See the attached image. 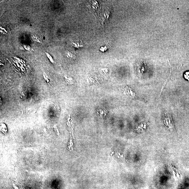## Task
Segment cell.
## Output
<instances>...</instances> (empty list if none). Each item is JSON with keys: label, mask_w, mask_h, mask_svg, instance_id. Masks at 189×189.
Wrapping results in <instances>:
<instances>
[{"label": "cell", "mask_w": 189, "mask_h": 189, "mask_svg": "<svg viewBox=\"0 0 189 189\" xmlns=\"http://www.w3.org/2000/svg\"><path fill=\"white\" fill-rule=\"evenodd\" d=\"M164 123L169 129L171 130L174 129V124L171 115L168 114H165Z\"/></svg>", "instance_id": "cell-1"}, {"label": "cell", "mask_w": 189, "mask_h": 189, "mask_svg": "<svg viewBox=\"0 0 189 189\" xmlns=\"http://www.w3.org/2000/svg\"><path fill=\"white\" fill-rule=\"evenodd\" d=\"M111 15V13L109 9H106L104 10L101 15V20L102 24H104L107 22L109 20Z\"/></svg>", "instance_id": "cell-2"}, {"label": "cell", "mask_w": 189, "mask_h": 189, "mask_svg": "<svg viewBox=\"0 0 189 189\" xmlns=\"http://www.w3.org/2000/svg\"><path fill=\"white\" fill-rule=\"evenodd\" d=\"M71 44L73 46V47L77 48H80L84 47V45L82 41L80 40H75V41H73L71 42Z\"/></svg>", "instance_id": "cell-3"}, {"label": "cell", "mask_w": 189, "mask_h": 189, "mask_svg": "<svg viewBox=\"0 0 189 189\" xmlns=\"http://www.w3.org/2000/svg\"><path fill=\"white\" fill-rule=\"evenodd\" d=\"M92 1V9H93L95 11L99 9V6H98V5L97 2H96L95 1Z\"/></svg>", "instance_id": "cell-4"}, {"label": "cell", "mask_w": 189, "mask_h": 189, "mask_svg": "<svg viewBox=\"0 0 189 189\" xmlns=\"http://www.w3.org/2000/svg\"><path fill=\"white\" fill-rule=\"evenodd\" d=\"M67 57L68 58L71 59H74L76 57L75 54H73L72 53H71L70 52H68L67 53Z\"/></svg>", "instance_id": "cell-5"}, {"label": "cell", "mask_w": 189, "mask_h": 189, "mask_svg": "<svg viewBox=\"0 0 189 189\" xmlns=\"http://www.w3.org/2000/svg\"><path fill=\"white\" fill-rule=\"evenodd\" d=\"M108 49V47L106 46H102L100 48V50L101 52H106Z\"/></svg>", "instance_id": "cell-6"}, {"label": "cell", "mask_w": 189, "mask_h": 189, "mask_svg": "<svg viewBox=\"0 0 189 189\" xmlns=\"http://www.w3.org/2000/svg\"><path fill=\"white\" fill-rule=\"evenodd\" d=\"M46 54H47V55L48 58L49 59L50 61L52 63H54V61L53 59L52 58V57L50 55V54H48L46 53Z\"/></svg>", "instance_id": "cell-8"}, {"label": "cell", "mask_w": 189, "mask_h": 189, "mask_svg": "<svg viewBox=\"0 0 189 189\" xmlns=\"http://www.w3.org/2000/svg\"><path fill=\"white\" fill-rule=\"evenodd\" d=\"M184 76L185 79L189 81V71H186L184 73Z\"/></svg>", "instance_id": "cell-7"}]
</instances>
